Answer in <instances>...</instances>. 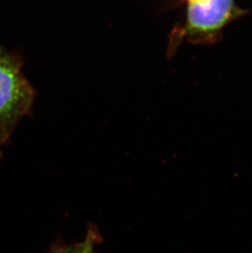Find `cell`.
I'll return each instance as SVG.
<instances>
[{"label": "cell", "mask_w": 252, "mask_h": 253, "mask_svg": "<svg viewBox=\"0 0 252 253\" xmlns=\"http://www.w3.org/2000/svg\"><path fill=\"white\" fill-rule=\"evenodd\" d=\"M243 10L234 0H194L188 2L183 36L198 43L211 42Z\"/></svg>", "instance_id": "2"}, {"label": "cell", "mask_w": 252, "mask_h": 253, "mask_svg": "<svg viewBox=\"0 0 252 253\" xmlns=\"http://www.w3.org/2000/svg\"><path fill=\"white\" fill-rule=\"evenodd\" d=\"M9 134H7V132H5L4 130L0 127V158H1V155H2V153H1V148H2V145L7 142V139L9 138Z\"/></svg>", "instance_id": "4"}, {"label": "cell", "mask_w": 252, "mask_h": 253, "mask_svg": "<svg viewBox=\"0 0 252 253\" xmlns=\"http://www.w3.org/2000/svg\"><path fill=\"white\" fill-rule=\"evenodd\" d=\"M93 235H89L84 241L81 242V244H76L74 246L69 247L67 249H60L53 253H93Z\"/></svg>", "instance_id": "3"}, {"label": "cell", "mask_w": 252, "mask_h": 253, "mask_svg": "<svg viewBox=\"0 0 252 253\" xmlns=\"http://www.w3.org/2000/svg\"><path fill=\"white\" fill-rule=\"evenodd\" d=\"M34 91L17 58L0 46V127L11 134L33 103Z\"/></svg>", "instance_id": "1"}, {"label": "cell", "mask_w": 252, "mask_h": 253, "mask_svg": "<svg viewBox=\"0 0 252 253\" xmlns=\"http://www.w3.org/2000/svg\"><path fill=\"white\" fill-rule=\"evenodd\" d=\"M188 2H190V1H194V0H188Z\"/></svg>", "instance_id": "5"}]
</instances>
